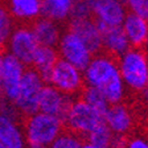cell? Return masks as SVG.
Returning a JSON list of instances; mask_svg holds the SVG:
<instances>
[{"mask_svg":"<svg viewBox=\"0 0 148 148\" xmlns=\"http://www.w3.org/2000/svg\"><path fill=\"white\" fill-rule=\"evenodd\" d=\"M82 71L85 85L99 89L110 105L123 102L127 89L120 75L116 57L99 52L92 56Z\"/></svg>","mask_w":148,"mask_h":148,"instance_id":"6da1fadb","label":"cell"},{"mask_svg":"<svg viewBox=\"0 0 148 148\" xmlns=\"http://www.w3.org/2000/svg\"><path fill=\"white\" fill-rule=\"evenodd\" d=\"M64 127V122L60 118L44 114L41 111L24 116L23 130L27 148H49Z\"/></svg>","mask_w":148,"mask_h":148,"instance_id":"7a4b0ae2","label":"cell"},{"mask_svg":"<svg viewBox=\"0 0 148 148\" xmlns=\"http://www.w3.org/2000/svg\"><path fill=\"white\" fill-rule=\"evenodd\" d=\"M118 66L126 89L143 92L148 82V54L143 48H130L118 57Z\"/></svg>","mask_w":148,"mask_h":148,"instance_id":"3957f363","label":"cell"},{"mask_svg":"<svg viewBox=\"0 0 148 148\" xmlns=\"http://www.w3.org/2000/svg\"><path fill=\"white\" fill-rule=\"evenodd\" d=\"M44 86L45 82L40 74L32 66H27L20 81L17 95L13 101L16 108L23 118L38 111V102Z\"/></svg>","mask_w":148,"mask_h":148,"instance_id":"277c9868","label":"cell"},{"mask_svg":"<svg viewBox=\"0 0 148 148\" xmlns=\"http://www.w3.org/2000/svg\"><path fill=\"white\" fill-rule=\"evenodd\" d=\"M105 122V116L83 99H74L64 119V126L81 136H86L97 126Z\"/></svg>","mask_w":148,"mask_h":148,"instance_id":"5b68a950","label":"cell"},{"mask_svg":"<svg viewBox=\"0 0 148 148\" xmlns=\"http://www.w3.org/2000/svg\"><path fill=\"white\" fill-rule=\"evenodd\" d=\"M34 33L29 24H16L7 42L5 52L21 61L25 66H31L34 53L38 48Z\"/></svg>","mask_w":148,"mask_h":148,"instance_id":"8992f818","label":"cell"},{"mask_svg":"<svg viewBox=\"0 0 148 148\" xmlns=\"http://www.w3.org/2000/svg\"><path fill=\"white\" fill-rule=\"evenodd\" d=\"M48 85H52L64 94L74 97L75 94H79L85 87L83 71L70 62L58 58L53 66Z\"/></svg>","mask_w":148,"mask_h":148,"instance_id":"52a82bcc","label":"cell"},{"mask_svg":"<svg viewBox=\"0 0 148 148\" xmlns=\"http://www.w3.org/2000/svg\"><path fill=\"white\" fill-rule=\"evenodd\" d=\"M56 48H57L60 58L70 62L71 65H74L75 68L81 70L86 68L94 56L79 37L68 28L64 29L61 38Z\"/></svg>","mask_w":148,"mask_h":148,"instance_id":"ba28073f","label":"cell"},{"mask_svg":"<svg viewBox=\"0 0 148 148\" xmlns=\"http://www.w3.org/2000/svg\"><path fill=\"white\" fill-rule=\"evenodd\" d=\"M25 66L21 61H18L12 54L4 52L0 62V87L1 97L13 102L17 95L20 81L23 78Z\"/></svg>","mask_w":148,"mask_h":148,"instance_id":"9c48e42d","label":"cell"},{"mask_svg":"<svg viewBox=\"0 0 148 148\" xmlns=\"http://www.w3.org/2000/svg\"><path fill=\"white\" fill-rule=\"evenodd\" d=\"M91 17L106 25H122L127 8L122 0H86Z\"/></svg>","mask_w":148,"mask_h":148,"instance_id":"30bf717a","label":"cell"},{"mask_svg":"<svg viewBox=\"0 0 148 148\" xmlns=\"http://www.w3.org/2000/svg\"><path fill=\"white\" fill-rule=\"evenodd\" d=\"M73 97L64 94L52 85L45 83L42 91H41L40 102H38V111L44 114L52 115V116L60 118L64 122L65 116L68 114V110L73 103Z\"/></svg>","mask_w":148,"mask_h":148,"instance_id":"8fae6325","label":"cell"},{"mask_svg":"<svg viewBox=\"0 0 148 148\" xmlns=\"http://www.w3.org/2000/svg\"><path fill=\"white\" fill-rule=\"evenodd\" d=\"M73 33H75L92 54L102 52V36L98 23L92 17L70 18L66 25Z\"/></svg>","mask_w":148,"mask_h":148,"instance_id":"7c38bea8","label":"cell"},{"mask_svg":"<svg viewBox=\"0 0 148 148\" xmlns=\"http://www.w3.org/2000/svg\"><path fill=\"white\" fill-rule=\"evenodd\" d=\"M0 148H27L23 119L0 112Z\"/></svg>","mask_w":148,"mask_h":148,"instance_id":"4fadbf2b","label":"cell"},{"mask_svg":"<svg viewBox=\"0 0 148 148\" xmlns=\"http://www.w3.org/2000/svg\"><path fill=\"white\" fill-rule=\"evenodd\" d=\"M98 25L102 36V52H106L118 58L131 48L122 25H106L102 23H98Z\"/></svg>","mask_w":148,"mask_h":148,"instance_id":"5bb4252c","label":"cell"},{"mask_svg":"<svg viewBox=\"0 0 148 148\" xmlns=\"http://www.w3.org/2000/svg\"><path fill=\"white\" fill-rule=\"evenodd\" d=\"M16 24H29L42 16L41 0H1Z\"/></svg>","mask_w":148,"mask_h":148,"instance_id":"9a60e30c","label":"cell"},{"mask_svg":"<svg viewBox=\"0 0 148 148\" xmlns=\"http://www.w3.org/2000/svg\"><path fill=\"white\" fill-rule=\"evenodd\" d=\"M105 123L114 135H126L131 131L134 124V116L130 108L123 102L110 105L105 114Z\"/></svg>","mask_w":148,"mask_h":148,"instance_id":"2e32d148","label":"cell"},{"mask_svg":"<svg viewBox=\"0 0 148 148\" xmlns=\"http://www.w3.org/2000/svg\"><path fill=\"white\" fill-rule=\"evenodd\" d=\"M31 28L38 45L53 46V48L57 46L62 32H64L60 23L49 17H45V16H40L37 20H34L31 24Z\"/></svg>","mask_w":148,"mask_h":148,"instance_id":"e0dca14e","label":"cell"},{"mask_svg":"<svg viewBox=\"0 0 148 148\" xmlns=\"http://www.w3.org/2000/svg\"><path fill=\"white\" fill-rule=\"evenodd\" d=\"M122 28L130 45L132 48H143L148 37V21L136 13L128 12L124 16Z\"/></svg>","mask_w":148,"mask_h":148,"instance_id":"ac0fdd59","label":"cell"},{"mask_svg":"<svg viewBox=\"0 0 148 148\" xmlns=\"http://www.w3.org/2000/svg\"><path fill=\"white\" fill-rule=\"evenodd\" d=\"M58 58L60 56H58V52H57V48L40 45L37 48L36 53H34V57L31 66L40 74L41 78L44 79V82L48 83L53 70V66L56 65Z\"/></svg>","mask_w":148,"mask_h":148,"instance_id":"d6986e66","label":"cell"},{"mask_svg":"<svg viewBox=\"0 0 148 148\" xmlns=\"http://www.w3.org/2000/svg\"><path fill=\"white\" fill-rule=\"evenodd\" d=\"M74 0H41L42 16L64 24L70 18V11Z\"/></svg>","mask_w":148,"mask_h":148,"instance_id":"ffe728a7","label":"cell"},{"mask_svg":"<svg viewBox=\"0 0 148 148\" xmlns=\"http://www.w3.org/2000/svg\"><path fill=\"white\" fill-rule=\"evenodd\" d=\"M79 98L83 99L87 105H90L91 107H94L98 112H101L105 116L106 111L110 107V103L106 99V97L102 94V91L99 89L94 86H87L85 85V87L82 89V91L79 92Z\"/></svg>","mask_w":148,"mask_h":148,"instance_id":"44dd1931","label":"cell"},{"mask_svg":"<svg viewBox=\"0 0 148 148\" xmlns=\"http://www.w3.org/2000/svg\"><path fill=\"white\" fill-rule=\"evenodd\" d=\"M15 27L16 21L8 12L4 3L0 0V52H5L7 42H8L9 36Z\"/></svg>","mask_w":148,"mask_h":148,"instance_id":"7402d4cb","label":"cell"},{"mask_svg":"<svg viewBox=\"0 0 148 148\" xmlns=\"http://www.w3.org/2000/svg\"><path fill=\"white\" fill-rule=\"evenodd\" d=\"M87 142L94 144L97 148H110L114 134L107 127V124L103 122L99 126H97L94 130H91L86 135Z\"/></svg>","mask_w":148,"mask_h":148,"instance_id":"603a6c76","label":"cell"},{"mask_svg":"<svg viewBox=\"0 0 148 148\" xmlns=\"http://www.w3.org/2000/svg\"><path fill=\"white\" fill-rule=\"evenodd\" d=\"M81 144L82 136L68 128H64L61 134L53 140L49 148H81Z\"/></svg>","mask_w":148,"mask_h":148,"instance_id":"cb8c5ba5","label":"cell"},{"mask_svg":"<svg viewBox=\"0 0 148 148\" xmlns=\"http://www.w3.org/2000/svg\"><path fill=\"white\" fill-rule=\"evenodd\" d=\"M128 12L136 13L148 21V0H122Z\"/></svg>","mask_w":148,"mask_h":148,"instance_id":"d4e9b609","label":"cell"},{"mask_svg":"<svg viewBox=\"0 0 148 148\" xmlns=\"http://www.w3.org/2000/svg\"><path fill=\"white\" fill-rule=\"evenodd\" d=\"M86 17H91V12H90L87 1L86 0H74L70 11V18H86Z\"/></svg>","mask_w":148,"mask_h":148,"instance_id":"484cf974","label":"cell"},{"mask_svg":"<svg viewBox=\"0 0 148 148\" xmlns=\"http://www.w3.org/2000/svg\"><path fill=\"white\" fill-rule=\"evenodd\" d=\"M127 138L124 135H114L110 148H127Z\"/></svg>","mask_w":148,"mask_h":148,"instance_id":"4316f807","label":"cell"},{"mask_svg":"<svg viewBox=\"0 0 148 148\" xmlns=\"http://www.w3.org/2000/svg\"><path fill=\"white\" fill-rule=\"evenodd\" d=\"M127 148H148V142L143 138H132L127 143Z\"/></svg>","mask_w":148,"mask_h":148,"instance_id":"83f0119b","label":"cell"},{"mask_svg":"<svg viewBox=\"0 0 148 148\" xmlns=\"http://www.w3.org/2000/svg\"><path fill=\"white\" fill-rule=\"evenodd\" d=\"M81 148H97V147L94 144H91V143H89V142H82Z\"/></svg>","mask_w":148,"mask_h":148,"instance_id":"f1b7e54d","label":"cell"},{"mask_svg":"<svg viewBox=\"0 0 148 148\" xmlns=\"http://www.w3.org/2000/svg\"><path fill=\"white\" fill-rule=\"evenodd\" d=\"M143 49H144V50H145V53L148 54V37H147V41H145L144 46H143Z\"/></svg>","mask_w":148,"mask_h":148,"instance_id":"f546056e","label":"cell"},{"mask_svg":"<svg viewBox=\"0 0 148 148\" xmlns=\"http://www.w3.org/2000/svg\"><path fill=\"white\" fill-rule=\"evenodd\" d=\"M143 92H144V94H145V97H147V98H148V82H147V86H145V90H144V91H143Z\"/></svg>","mask_w":148,"mask_h":148,"instance_id":"4dcf8cb0","label":"cell"},{"mask_svg":"<svg viewBox=\"0 0 148 148\" xmlns=\"http://www.w3.org/2000/svg\"><path fill=\"white\" fill-rule=\"evenodd\" d=\"M0 97H1V87H0Z\"/></svg>","mask_w":148,"mask_h":148,"instance_id":"1f68e13d","label":"cell"}]
</instances>
